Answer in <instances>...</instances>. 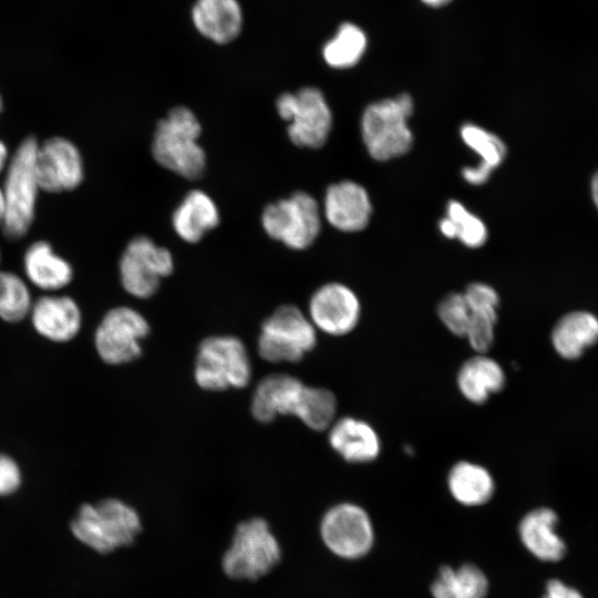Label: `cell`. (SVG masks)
Returning a JSON list of instances; mask_svg holds the SVG:
<instances>
[{
	"label": "cell",
	"mask_w": 598,
	"mask_h": 598,
	"mask_svg": "<svg viewBox=\"0 0 598 598\" xmlns=\"http://www.w3.org/2000/svg\"><path fill=\"white\" fill-rule=\"evenodd\" d=\"M413 109V100L408 93L373 102L365 107L361 117V134L372 158L389 161L410 151L413 134L408 121Z\"/></svg>",
	"instance_id": "cell-4"
},
{
	"label": "cell",
	"mask_w": 598,
	"mask_h": 598,
	"mask_svg": "<svg viewBox=\"0 0 598 598\" xmlns=\"http://www.w3.org/2000/svg\"><path fill=\"white\" fill-rule=\"evenodd\" d=\"M321 212L333 228L353 233L367 227L372 205L362 185L353 181H341L327 188Z\"/></svg>",
	"instance_id": "cell-15"
},
{
	"label": "cell",
	"mask_w": 598,
	"mask_h": 598,
	"mask_svg": "<svg viewBox=\"0 0 598 598\" xmlns=\"http://www.w3.org/2000/svg\"><path fill=\"white\" fill-rule=\"evenodd\" d=\"M192 17L196 29L219 44L234 40L243 22L237 0H197Z\"/></svg>",
	"instance_id": "cell-22"
},
{
	"label": "cell",
	"mask_w": 598,
	"mask_h": 598,
	"mask_svg": "<svg viewBox=\"0 0 598 598\" xmlns=\"http://www.w3.org/2000/svg\"><path fill=\"white\" fill-rule=\"evenodd\" d=\"M23 268L28 280L44 291L60 290L73 278L71 265L47 241H35L25 250Z\"/></svg>",
	"instance_id": "cell-23"
},
{
	"label": "cell",
	"mask_w": 598,
	"mask_h": 598,
	"mask_svg": "<svg viewBox=\"0 0 598 598\" xmlns=\"http://www.w3.org/2000/svg\"><path fill=\"white\" fill-rule=\"evenodd\" d=\"M74 537L99 554L133 545L143 530L138 512L118 498L83 504L71 523Z\"/></svg>",
	"instance_id": "cell-2"
},
{
	"label": "cell",
	"mask_w": 598,
	"mask_h": 598,
	"mask_svg": "<svg viewBox=\"0 0 598 598\" xmlns=\"http://www.w3.org/2000/svg\"><path fill=\"white\" fill-rule=\"evenodd\" d=\"M437 316L452 334L464 338L472 313L463 292L446 295L437 306Z\"/></svg>",
	"instance_id": "cell-32"
},
{
	"label": "cell",
	"mask_w": 598,
	"mask_h": 598,
	"mask_svg": "<svg viewBox=\"0 0 598 598\" xmlns=\"http://www.w3.org/2000/svg\"><path fill=\"white\" fill-rule=\"evenodd\" d=\"M29 318L38 334L58 343L73 340L82 327L78 302L65 295L41 296L33 301Z\"/></svg>",
	"instance_id": "cell-16"
},
{
	"label": "cell",
	"mask_w": 598,
	"mask_h": 598,
	"mask_svg": "<svg viewBox=\"0 0 598 598\" xmlns=\"http://www.w3.org/2000/svg\"><path fill=\"white\" fill-rule=\"evenodd\" d=\"M454 227L455 238L468 248L483 246L488 236L484 221L457 202L450 200L446 206V216Z\"/></svg>",
	"instance_id": "cell-31"
},
{
	"label": "cell",
	"mask_w": 598,
	"mask_h": 598,
	"mask_svg": "<svg viewBox=\"0 0 598 598\" xmlns=\"http://www.w3.org/2000/svg\"><path fill=\"white\" fill-rule=\"evenodd\" d=\"M543 598H584L581 592L560 579H550L545 587Z\"/></svg>",
	"instance_id": "cell-36"
},
{
	"label": "cell",
	"mask_w": 598,
	"mask_h": 598,
	"mask_svg": "<svg viewBox=\"0 0 598 598\" xmlns=\"http://www.w3.org/2000/svg\"><path fill=\"white\" fill-rule=\"evenodd\" d=\"M150 333V324L137 310L118 306L110 309L94 332L96 353L107 364L120 365L137 359L141 341Z\"/></svg>",
	"instance_id": "cell-11"
},
{
	"label": "cell",
	"mask_w": 598,
	"mask_h": 598,
	"mask_svg": "<svg viewBox=\"0 0 598 598\" xmlns=\"http://www.w3.org/2000/svg\"><path fill=\"white\" fill-rule=\"evenodd\" d=\"M598 342V318L588 311L565 315L551 331L555 351L564 359H578L584 351Z\"/></svg>",
	"instance_id": "cell-24"
},
{
	"label": "cell",
	"mask_w": 598,
	"mask_h": 598,
	"mask_svg": "<svg viewBox=\"0 0 598 598\" xmlns=\"http://www.w3.org/2000/svg\"><path fill=\"white\" fill-rule=\"evenodd\" d=\"M487 590L486 576L473 564L442 567L431 587L434 598H485Z\"/></svg>",
	"instance_id": "cell-26"
},
{
	"label": "cell",
	"mask_w": 598,
	"mask_h": 598,
	"mask_svg": "<svg viewBox=\"0 0 598 598\" xmlns=\"http://www.w3.org/2000/svg\"><path fill=\"white\" fill-rule=\"evenodd\" d=\"M1 109H2V101H1V97H0V111H1Z\"/></svg>",
	"instance_id": "cell-42"
},
{
	"label": "cell",
	"mask_w": 598,
	"mask_h": 598,
	"mask_svg": "<svg viewBox=\"0 0 598 598\" xmlns=\"http://www.w3.org/2000/svg\"><path fill=\"white\" fill-rule=\"evenodd\" d=\"M322 212L317 199L305 190L268 204L260 223L271 239L293 250L309 248L321 230Z\"/></svg>",
	"instance_id": "cell-6"
},
{
	"label": "cell",
	"mask_w": 598,
	"mask_h": 598,
	"mask_svg": "<svg viewBox=\"0 0 598 598\" xmlns=\"http://www.w3.org/2000/svg\"><path fill=\"white\" fill-rule=\"evenodd\" d=\"M317 329L298 307H278L260 327L257 349L268 362H298L317 344Z\"/></svg>",
	"instance_id": "cell-8"
},
{
	"label": "cell",
	"mask_w": 598,
	"mask_h": 598,
	"mask_svg": "<svg viewBox=\"0 0 598 598\" xmlns=\"http://www.w3.org/2000/svg\"><path fill=\"white\" fill-rule=\"evenodd\" d=\"M308 317L317 331L332 337L352 332L361 317V302L347 285L332 281L320 286L310 297Z\"/></svg>",
	"instance_id": "cell-13"
},
{
	"label": "cell",
	"mask_w": 598,
	"mask_h": 598,
	"mask_svg": "<svg viewBox=\"0 0 598 598\" xmlns=\"http://www.w3.org/2000/svg\"><path fill=\"white\" fill-rule=\"evenodd\" d=\"M194 378L207 391L245 388L251 379V362L244 342L234 336H212L198 348Z\"/></svg>",
	"instance_id": "cell-7"
},
{
	"label": "cell",
	"mask_w": 598,
	"mask_h": 598,
	"mask_svg": "<svg viewBox=\"0 0 598 598\" xmlns=\"http://www.w3.org/2000/svg\"><path fill=\"white\" fill-rule=\"evenodd\" d=\"M320 535L331 553L346 559L364 556L374 538L368 513L353 503H339L330 507L321 518Z\"/></svg>",
	"instance_id": "cell-12"
},
{
	"label": "cell",
	"mask_w": 598,
	"mask_h": 598,
	"mask_svg": "<svg viewBox=\"0 0 598 598\" xmlns=\"http://www.w3.org/2000/svg\"><path fill=\"white\" fill-rule=\"evenodd\" d=\"M200 134V122L190 109L173 107L156 124L151 144L154 161L183 178L202 177L207 161Z\"/></svg>",
	"instance_id": "cell-1"
},
{
	"label": "cell",
	"mask_w": 598,
	"mask_h": 598,
	"mask_svg": "<svg viewBox=\"0 0 598 598\" xmlns=\"http://www.w3.org/2000/svg\"><path fill=\"white\" fill-rule=\"evenodd\" d=\"M424 6L439 9L450 4L453 0H420Z\"/></svg>",
	"instance_id": "cell-39"
},
{
	"label": "cell",
	"mask_w": 598,
	"mask_h": 598,
	"mask_svg": "<svg viewBox=\"0 0 598 598\" xmlns=\"http://www.w3.org/2000/svg\"><path fill=\"white\" fill-rule=\"evenodd\" d=\"M447 487L460 504L480 506L492 498L495 481L485 466L471 461H460L447 474Z\"/></svg>",
	"instance_id": "cell-25"
},
{
	"label": "cell",
	"mask_w": 598,
	"mask_h": 598,
	"mask_svg": "<svg viewBox=\"0 0 598 598\" xmlns=\"http://www.w3.org/2000/svg\"><path fill=\"white\" fill-rule=\"evenodd\" d=\"M471 313L497 317L499 296L489 285L473 282L463 292Z\"/></svg>",
	"instance_id": "cell-34"
},
{
	"label": "cell",
	"mask_w": 598,
	"mask_h": 598,
	"mask_svg": "<svg viewBox=\"0 0 598 598\" xmlns=\"http://www.w3.org/2000/svg\"><path fill=\"white\" fill-rule=\"evenodd\" d=\"M38 145L34 137L24 138L8 165L2 187L6 208L2 228L10 239L23 237L34 218L40 189L34 168Z\"/></svg>",
	"instance_id": "cell-5"
},
{
	"label": "cell",
	"mask_w": 598,
	"mask_h": 598,
	"mask_svg": "<svg viewBox=\"0 0 598 598\" xmlns=\"http://www.w3.org/2000/svg\"><path fill=\"white\" fill-rule=\"evenodd\" d=\"M4 198H3V192H2V187H0V226H2L3 224V219H4Z\"/></svg>",
	"instance_id": "cell-41"
},
{
	"label": "cell",
	"mask_w": 598,
	"mask_h": 598,
	"mask_svg": "<svg viewBox=\"0 0 598 598\" xmlns=\"http://www.w3.org/2000/svg\"><path fill=\"white\" fill-rule=\"evenodd\" d=\"M368 48L365 31L353 22H343L322 48L324 62L333 69L344 70L357 65Z\"/></svg>",
	"instance_id": "cell-27"
},
{
	"label": "cell",
	"mask_w": 598,
	"mask_h": 598,
	"mask_svg": "<svg viewBox=\"0 0 598 598\" xmlns=\"http://www.w3.org/2000/svg\"><path fill=\"white\" fill-rule=\"evenodd\" d=\"M328 430L329 445L348 463H370L381 453L382 444L378 432L362 419H336Z\"/></svg>",
	"instance_id": "cell-18"
},
{
	"label": "cell",
	"mask_w": 598,
	"mask_h": 598,
	"mask_svg": "<svg viewBox=\"0 0 598 598\" xmlns=\"http://www.w3.org/2000/svg\"><path fill=\"white\" fill-rule=\"evenodd\" d=\"M22 482L19 464L8 454L0 453V496L17 492Z\"/></svg>",
	"instance_id": "cell-35"
},
{
	"label": "cell",
	"mask_w": 598,
	"mask_h": 598,
	"mask_svg": "<svg viewBox=\"0 0 598 598\" xmlns=\"http://www.w3.org/2000/svg\"><path fill=\"white\" fill-rule=\"evenodd\" d=\"M557 523V514L548 507L535 508L522 518L520 540L537 559L556 563L566 555V544L556 532Z\"/></svg>",
	"instance_id": "cell-20"
},
{
	"label": "cell",
	"mask_w": 598,
	"mask_h": 598,
	"mask_svg": "<svg viewBox=\"0 0 598 598\" xmlns=\"http://www.w3.org/2000/svg\"><path fill=\"white\" fill-rule=\"evenodd\" d=\"M506 383L502 365L486 354L467 359L458 369L456 385L460 393L473 404H483L502 391Z\"/></svg>",
	"instance_id": "cell-21"
},
{
	"label": "cell",
	"mask_w": 598,
	"mask_h": 598,
	"mask_svg": "<svg viewBox=\"0 0 598 598\" xmlns=\"http://www.w3.org/2000/svg\"><path fill=\"white\" fill-rule=\"evenodd\" d=\"M497 317L472 313L464 338L477 354H486L495 339Z\"/></svg>",
	"instance_id": "cell-33"
},
{
	"label": "cell",
	"mask_w": 598,
	"mask_h": 598,
	"mask_svg": "<svg viewBox=\"0 0 598 598\" xmlns=\"http://www.w3.org/2000/svg\"><path fill=\"white\" fill-rule=\"evenodd\" d=\"M492 173L491 169L477 164L463 168L462 176L471 185H482L489 179Z\"/></svg>",
	"instance_id": "cell-37"
},
{
	"label": "cell",
	"mask_w": 598,
	"mask_h": 598,
	"mask_svg": "<svg viewBox=\"0 0 598 598\" xmlns=\"http://www.w3.org/2000/svg\"><path fill=\"white\" fill-rule=\"evenodd\" d=\"M220 223L215 200L204 190L190 189L172 215V227L185 243L197 244Z\"/></svg>",
	"instance_id": "cell-19"
},
{
	"label": "cell",
	"mask_w": 598,
	"mask_h": 598,
	"mask_svg": "<svg viewBox=\"0 0 598 598\" xmlns=\"http://www.w3.org/2000/svg\"><path fill=\"white\" fill-rule=\"evenodd\" d=\"M590 199L598 212V171L594 172L589 179Z\"/></svg>",
	"instance_id": "cell-38"
},
{
	"label": "cell",
	"mask_w": 598,
	"mask_h": 598,
	"mask_svg": "<svg viewBox=\"0 0 598 598\" xmlns=\"http://www.w3.org/2000/svg\"><path fill=\"white\" fill-rule=\"evenodd\" d=\"M337 408L336 395L330 390L307 385L297 417L313 431H324L336 421Z\"/></svg>",
	"instance_id": "cell-29"
},
{
	"label": "cell",
	"mask_w": 598,
	"mask_h": 598,
	"mask_svg": "<svg viewBox=\"0 0 598 598\" xmlns=\"http://www.w3.org/2000/svg\"><path fill=\"white\" fill-rule=\"evenodd\" d=\"M282 549L270 524L260 516L239 522L221 557V569L231 580L256 581L281 561Z\"/></svg>",
	"instance_id": "cell-3"
},
{
	"label": "cell",
	"mask_w": 598,
	"mask_h": 598,
	"mask_svg": "<svg viewBox=\"0 0 598 598\" xmlns=\"http://www.w3.org/2000/svg\"><path fill=\"white\" fill-rule=\"evenodd\" d=\"M460 132L463 142L481 157L478 165L493 172L505 159L506 145L497 135L472 123L464 124Z\"/></svg>",
	"instance_id": "cell-30"
},
{
	"label": "cell",
	"mask_w": 598,
	"mask_h": 598,
	"mask_svg": "<svg viewBox=\"0 0 598 598\" xmlns=\"http://www.w3.org/2000/svg\"><path fill=\"white\" fill-rule=\"evenodd\" d=\"M32 303L25 281L13 272L0 270V319L20 322L29 317Z\"/></svg>",
	"instance_id": "cell-28"
},
{
	"label": "cell",
	"mask_w": 598,
	"mask_h": 598,
	"mask_svg": "<svg viewBox=\"0 0 598 598\" xmlns=\"http://www.w3.org/2000/svg\"><path fill=\"white\" fill-rule=\"evenodd\" d=\"M34 168L40 189L49 193L76 188L84 175L79 150L63 137H51L38 145Z\"/></svg>",
	"instance_id": "cell-14"
},
{
	"label": "cell",
	"mask_w": 598,
	"mask_h": 598,
	"mask_svg": "<svg viewBox=\"0 0 598 598\" xmlns=\"http://www.w3.org/2000/svg\"><path fill=\"white\" fill-rule=\"evenodd\" d=\"M307 385L298 378L285 373L265 377L251 398V413L262 423L279 415L297 416Z\"/></svg>",
	"instance_id": "cell-17"
},
{
	"label": "cell",
	"mask_w": 598,
	"mask_h": 598,
	"mask_svg": "<svg viewBox=\"0 0 598 598\" xmlns=\"http://www.w3.org/2000/svg\"><path fill=\"white\" fill-rule=\"evenodd\" d=\"M275 106L287 123V135L292 144L306 148H320L326 144L332 127V112L318 87L283 92Z\"/></svg>",
	"instance_id": "cell-9"
},
{
	"label": "cell",
	"mask_w": 598,
	"mask_h": 598,
	"mask_svg": "<svg viewBox=\"0 0 598 598\" xmlns=\"http://www.w3.org/2000/svg\"><path fill=\"white\" fill-rule=\"evenodd\" d=\"M8 162V150L3 142L0 141V172L4 168Z\"/></svg>",
	"instance_id": "cell-40"
},
{
	"label": "cell",
	"mask_w": 598,
	"mask_h": 598,
	"mask_svg": "<svg viewBox=\"0 0 598 598\" xmlns=\"http://www.w3.org/2000/svg\"><path fill=\"white\" fill-rule=\"evenodd\" d=\"M173 271L174 258L169 249L145 235L128 241L118 262L123 289L138 299L151 298L159 288L162 279Z\"/></svg>",
	"instance_id": "cell-10"
}]
</instances>
